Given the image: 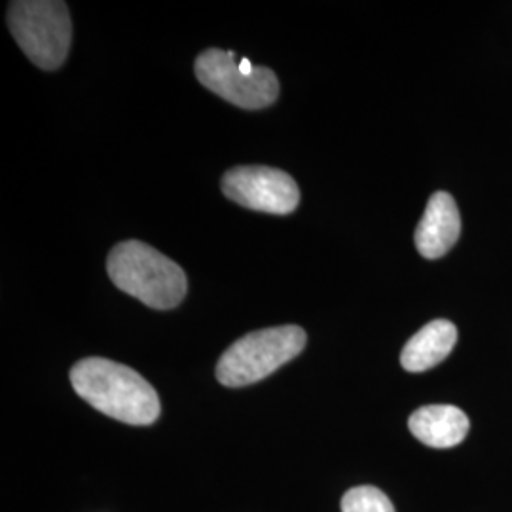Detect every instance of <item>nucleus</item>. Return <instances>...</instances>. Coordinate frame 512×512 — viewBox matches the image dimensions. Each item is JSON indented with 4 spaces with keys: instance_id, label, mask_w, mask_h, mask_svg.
Instances as JSON below:
<instances>
[{
    "instance_id": "2",
    "label": "nucleus",
    "mask_w": 512,
    "mask_h": 512,
    "mask_svg": "<svg viewBox=\"0 0 512 512\" xmlns=\"http://www.w3.org/2000/svg\"><path fill=\"white\" fill-rule=\"evenodd\" d=\"M112 283L154 310H171L188 289L179 264L143 241H124L110 251L107 262Z\"/></svg>"
},
{
    "instance_id": "9",
    "label": "nucleus",
    "mask_w": 512,
    "mask_h": 512,
    "mask_svg": "<svg viewBox=\"0 0 512 512\" xmlns=\"http://www.w3.org/2000/svg\"><path fill=\"white\" fill-rule=\"evenodd\" d=\"M458 329L446 319H437L418 330L404 346L401 365L408 372H425L440 365L456 346Z\"/></svg>"
},
{
    "instance_id": "7",
    "label": "nucleus",
    "mask_w": 512,
    "mask_h": 512,
    "mask_svg": "<svg viewBox=\"0 0 512 512\" xmlns=\"http://www.w3.org/2000/svg\"><path fill=\"white\" fill-rule=\"evenodd\" d=\"M461 234L458 203L448 192H435L416 228V247L425 258L446 255Z\"/></svg>"
},
{
    "instance_id": "1",
    "label": "nucleus",
    "mask_w": 512,
    "mask_h": 512,
    "mask_svg": "<svg viewBox=\"0 0 512 512\" xmlns=\"http://www.w3.org/2000/svg\"><path fill=\"white\" fill-rule=\"evenodd\" d=\"M71 382L86 403L114 420L150 425L160 416L156 389L129 366L90 357L73 366Z\"/></svg>"
},
{
    "instance_id": "5",
    "label": "nucleus",
    "mask_w": 512,
    "mask_h": 512,
    "mask_svg": "<svg viewBox=\"0 0 512 512\" xmlns=\"http://www.w3.org/2000/svg\"><path fill=\"white\" fill-rule=\"evenodd\" d=\"M196 76L203 88L239 109H266L279 95L274 71L256 67L253 73L245 74L239 67L236 52H222L217 48L205 50L196 59Z\"/></svg>"
},
{
    "instance_id": "4",
    "label": "nucleus",
    "mask_w": 512,
    "mask_h": 512,
    "mask_svg": "<svg viewBox=\"0 0 512 512\" xmlns=\"http://www.w3.org/2000/svg\"><path fill=\"white\" fill-rule=\"evenodd\" d=\"M8 27L19 48L44 71L59 69L71 48L69 8L59 0H18L10 4Z\"/></svg>"
},
{
    "instance_id": "6",
    "label": "nucleus",
    "mask_w": 512,
    "mask_h": 512,
    "mask_svg": "<svg viewBox=\"0 0 512 512\" xmlns=\"http://www.w3.org/2000/svg\"><path fill=\"white\" fill-rule=\"evenodd\" d=\"M222 192L241 207L270 215H289L300 203V190L293 177L264 165L230 169L222 179Z\"/></svg>"
},
{
    "instance_id": "3",
    "label": "nucleus",
    "mask_w": 512,
    "mask_h": 512,
    "mask_svg": "<svg viewBox=\"0 0 512 512\" xmlns=\"http://www.w3.org/2000/svg\"><path fill=\"white\" fill-rule=\"evenodd\" d=\"M306 340V332L296 325L251 332L222 353L217 380L226 387L256 384L300 355Z\"/></svg>"
},
{
    "instance_id": "8",
    "label": "nucleus",
    "mask_w": 512,
    "mask_h": 512,
    "mask_svg": "<svg viewBox=\"0 0 512 512\" xmlns=\"http://www.w3.org/2000/svg\"><path fill=\"white\" fill-rule=\"evenodd\" d=\"M410 433L431 448H454L469 433V418L452 404H429L416 410L408 420Z\"/></svg>"
},
{
    "instance_id": "10",
    "label": "nucleus",
    "mask_w": 512,
    "mask_h": 512,
    "mask_svg": "<svg viewBox=\"0 0 512 512\" xmlns=\"http://www.w3.org/2000/svg\"><path fill=\"white\" fill-rule=\"evenodd\" d=\"M342 512H395V507L382 490L357 486L342 497Z\"/></svg>"
}]
</instances>
